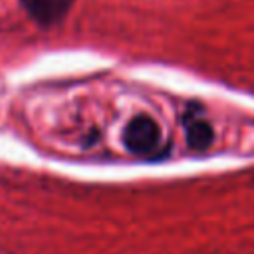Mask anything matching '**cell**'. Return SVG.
<instances>
[{
  "instance_id": "obj_1",
  "label": "cell",
  "mask_w": 254,
  "mask_h": 254,
  "mask_svg": "<svg viewBox=\"0 0 254 254\" xmlns=\"http://www.w3.org/2000/svg\"><path fill=\"white\" fill-rule=\"evenodd\" d=\"M161 129L149 115L133 117L123 131V145L133 155H149L159 147Z\"/></svg>"
},
{
  "instance_id": "obj_2",
  "label": "cell",
  "mask_w": 254,
  "mask_h": 254,
  "mask_svg": "<svg viewBox=\"0 0 254 254\" xmlns=\"http://www.w3.org/2000/svg\"><path fill=\"white\" fill-rule=\"evenodd\" d=\"M22 6L38 26L50 28L67 16L73 0H22Z\"/></svg>"
},
{
  "instance_id": "obj_3",
  "label": "cell",
  "mask_w": 254,
  "mask_h": 254,
  "mask_svg": "<svg viewBox=\"0 0 254 254\" xmlns=\"http://www.w3.org/2000/svg\"><path fill=\"white\" fill-rule=\"evenodd\" d=\"M185 137H187V145L194 151H204L212 145L214 141V131H212V125L208 121H202V119H194L187 125V131H185Z\"/></svg>"
}]
</instances>
